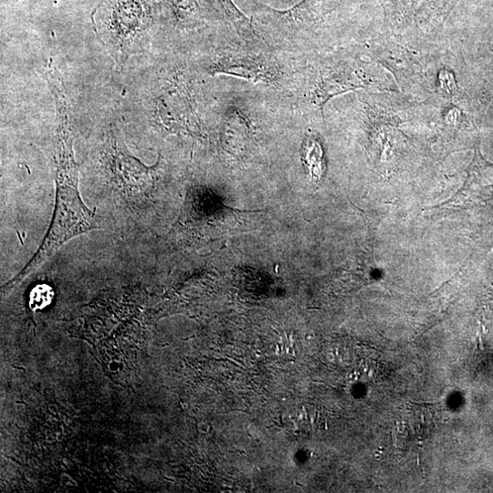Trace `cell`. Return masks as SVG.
I'll list each match as a JSON object with an SVG mask.
<instances>
[{"instance_id":"obj_4","label":"cell","mask_w":493,"mask_h":493,"mask_svg":"<svg viewBox=\"0 0 493 493\" xmlns=\"http://www.w3.org/2000/svg\"><path fill=\"white\" fill-rule=\"evenodd\" d=\"M213 69L216 72L222 71L261 81L269 80L274 75V71L270 70L268 64L247 57L224 58L216 62Z\"/></svg>"},{"instance_id":"obj_1","label":"cell","mask_w":493,"mask_h":493,"mask_svg":"<svg viewBox=\"0 0 493 493\" xmlns=\"http://www.w3.org/2000/svg\"><path fill=\"white\" fill-rule=\"evenodd\" d=\"M56 109L58 125L54 148L56 165L54 215L40 249L12 280L13 283H17L36 271L70 240L103 228L96 213L86 207L81 197L68 102L64 100L57 102Z\"/></svg>"},{"instance_id":"obj_5","label":"cell","mask_w":493,"mask_h":493,"mask_svg":"<svg viewBox=\"0 0 493 493\" xmlns=\"http://www.w3.org/2000/svg\"><path fill=\"white\" fill-rule=\"evenodd\" d=\"M303 159L312 176L320 179L324 174L323 153L320 144L314 138H308L303 148Z\"/></svg>"},{"instance_id":"obj_2","label":"cell","mask_w":493,"mask_h":493,"mask_svg":"<svg viewBox=\"0 0 493 493\" xmlns=\"http://www.w3.org/2000/svg\"><path fill=\"white\" fill-rule=\"evenodd\" d=\"M92 22L99 38L123 62L143 47L151 24L148 0H102Z\"/></svg>"},{"instance_id":"obj_3","label":"cell","mask_w":493,"mask_h":493,"mask_svg":"<svg viewBox=\"0 0 493 493\" xmlns=\"http://www.w3.org/2000/svg\"><path fill=\"white\" fill-rule=\"evenodd\" d=\"M340 0H304L295 8L286 13H275L274 17L277 25H281L282 30H299L305 24L318 21L334 10Z\"/></svg>"},{"instance_id":"obj_6","label":"cell","mask_w":493,"mask_h":493,"mask_svg":"<svg viewBox=\"0 0 493 493\" xmlns=\"http://www.w3.org/2000/svg\"><path fill=\"white\" fill-rule=\"evenodd\" d=\"M54 299V290L48 284H40L33 288L30 295V308L33 311L43 310Z\"/></svg>"}]
</instances>
